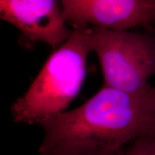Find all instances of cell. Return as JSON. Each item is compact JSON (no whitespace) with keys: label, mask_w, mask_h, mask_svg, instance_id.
<instances>
[{"label":"cell","mask_w":155,"mask_h":155,"mask_svg":"<svg viewBox=\"0 0 155 155\" xmlns=\"http://www.w3.org/2000/svg\"><path fill=\"white\" fill-rule=\"evenodd\" d=\"M44 138L39 154L58 149H81L114 154L128 143L155 136L154 87L133 94L103 86L75 109L39 124Z\"/></svg>","instance_id":"1"},{"label":"cell","mask_w":155,"mask_h":155,"mask_svg":"<svg viewBox=\"0 0 155 155\" xmlns=\"http://www.w3.org/2000/svg\"><path fill=\"white\" fill-rule=\"evenodd\" d=\"M91 27L77 26L50 55L24 96L11 108L14 121L38 124L63 112L80 92L86 74L87 58L92 51Z\"/></svg>","instance_id":"2"},{"label":"cell","mask_w":155,"mask_h":155,"mask_svg":"<svg viewBox=\"0 0 155 155\" xmlns=\"http://www.w3.org/2000/svg\"><path fill=\"white\" fill-rule=\"evenodd\" d=\"M92 51L98 56L104 85L133 94H146L155 75V34L91 27Z\"/></svg>","instance_id":"3"},{"label":"cell","mask_w":155,"mask_h":155,"mask_svg":"<svg viewBox=\"0 0 155 155\" xmlns=\"http://www.w3.org/2000/svg\"><path fill=\"white\" fill-rule=\"evenodd\" d=\"M59 0H0L1 19L10 23L30 42L52 48L63 44L73 30L67 27Z\"/></svg>","instance_id":"4"},{"label":"cell","mask_w":155,"mask_h":155,"mask_svg":"<svg viewBox=\"0 0 155 155\" xmlns=\"http://www.w3.org/2000/svg\"><path fill=\"white\" fill-rule=\"evenodd\" d=\"M66 23L110 30H149L147 0H59Z\"/></svg>","instance_id":"5"},{"label":"cell","mask_w":155,"mask_h":155,"mask_svg":"<svg viewBox=\"0 0 155 155\" xmlns=\"http://www.w3.org/2000/svg\"><path fill=\"white\" fill-rule=\"evenodd\" d=\"M114 155H155V136L136 139L127 149Z\"/></svg>","instance_id":"6"},{"label":"cell","mask_w":155,"mask_h":155,"mask_svg":"<svg viewBox=\"0 0 155 155\" xmlns=\"http://www.w3.org/2000/svg\"><path fill=\"white\" fill-rule=\"evenodd\" d=\"M40 155H114L97 151L81 150V149H58L40 154Z\"/></svg>","instance_id":"7"},{"label":"cell","mask_w":155,"mask_h":155,"mask_svg":"<svg viewBox=\"0 0 155 155\" xmlns=\"http://www.w3.org/2000/svg\"><path fill=\"white\" fill-rule=\"evenodd\" d=\"M149 17V32L155 34V0H147Z\"/></svg>","instance_id":"8"},{"label":"cell","mask_w":155,"mask_h":155,"mask_svg":"<svg viewBox=\"0 0 155 155\" xmlns=\"http://www.w3.org/2000/svg\"><path fill=\"white\" fill-rule=\"evenodd\" d=\"M154 105H155V86L154 87Z\"/></svg>","instance_id":"9"}]
</instances>
